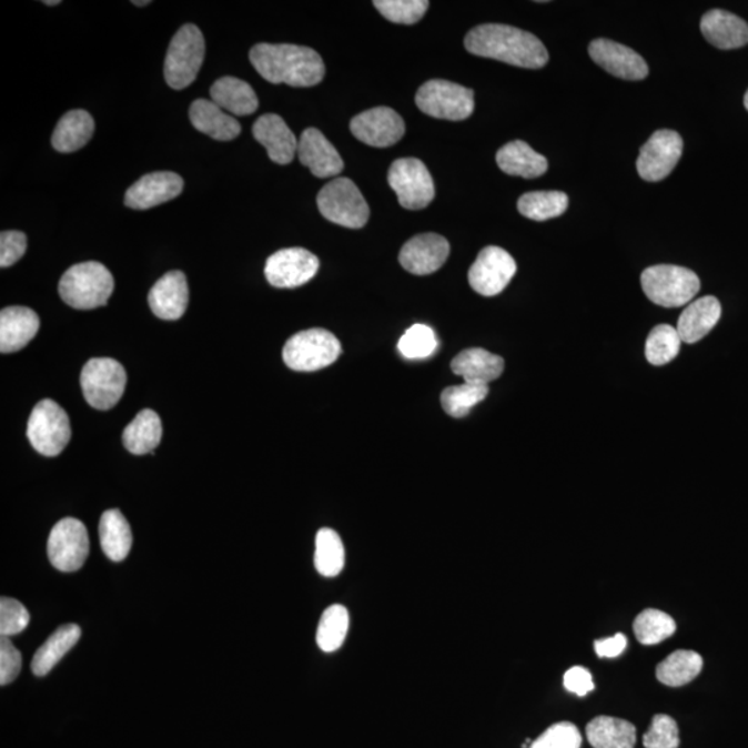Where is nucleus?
Returning <instances> with one entry per match:
<instances>
[{
	"instance_id": "obj_1",
	"label": "nucleus",
	"mask_w": 748,
	"mask_h": 748,
	"mask_svg": "<svg viewBox=\"0 0 748 748\" xmlns=\"http://www.w3.org/2000/svg\"><path fill=\"white\" fill-rule=\"evenodd\" d=\"M465 47L479 58L504 61L522 69H543L549 54L533 33L504 24H484L467 33Z\"/></svg>"
},
{
	"instance_id": "obj_2",
	"label": "nucleus",
	"mask_w": 748,
	"mask_h": 748,
	"mask_svg": "<svg viewBox=\"0 0 748 748\" xmlns=\"http://www.w3.org/2000/svg\"><path fill=\"white\" fill-rule=\"evenodd\" d=\"M250 61L264 80L275 85L315 87L326 72L321 54L299 44H256L250 50Z\"/></svg>"
},
{
	"instance_id": "obj_3",
	"label": "nucleus",
	"mask_w": 748,
	"mask_h": 748,
	"mask_svg": "<svg viewBox=\"0 0 748 748\" xmlns=\"http://www.w3.org/2000/svg\"><path fill=\"white\" fill-rule=\"evenodd\" d=\"M114 292V277L100 262L89 261L71 266L60 279L59 293L75 310H94L108 304Z\"/></svg>"
},
{
	"instance_id": "obj_4",
	"label": "nucleus",
	"mask_w": 748,
	"mask_h": 748,
	"mask_svg": "<svg viewBox=\"0 0 748 748\" xmlns=\"http://www.w3.org/2000/svg\"><path fill=\"white\" fill-rule=\"evenodd\" d=\"M641 289L647 299L664 309H679L689 304L700 292V279L688 267L655 265L640 276Z\"/></svg>"
},
{
	"instance_id": "obj_5",
	"label": "nucleus",
	"mask_w": 748,
	"mask_h": 748,
	"mask_svg": "<svg viewBox=\"0 0 748 748\" xmlns=\"http://www.w3.org/2000/svg\"><path fill=\"white\" fill-rule=\"evenodd\" d=\"M342 355L340 344L333 333L325 328H310L295 334L283 348V361L295 372L325 370Z\"/></svg>"
},
{
	"instance_id": "obj_6",
	"label": "nucleus",
	"mask_w": 748,
	"mask_h": 748,
	"mask_svg": "<svg viewBox=\"0 0 748 748\" xmlns=\"http://www.w3.org/2000/svg\"><path fill=\"white\" fill-rule=\"evenodd\" d=\"M205 55V41L199 27L180 28L170 43L164 64V77L172 89L181 91L198 78Z\"/></svg>"
},
{
	"instance_id": "obj_7",
	"label": "nucleus",
	"mask_w": 748,
	"mask_h": 748,
	"mask_svg": "<svg viewBox=\"0 0 748 748\" xmlns=\"http://www.w3.org/2000/svg\"><path fill=\"white\" fill-rule=\"evenodd\" d=\"M317 209L336 225L361 229L370 220L371 211L364 194L348 178H337L317 194Z\"/></svg>"
},
{
	"instance_id": "obj_8",
	"label": "nucleus",
	"mask_w": 748,
	"mask_h": 748,
	"mask_svg": "<svg viewBox=\"0 0 748 748\" xmlns=\"http://www.w3.org/2000/svg\"><path fill=\"white\" fill-rule=\"evenodd\" d=\"M27 437L38 454L49 457L60 455L71 439L69 415L52 400L39 402L28 421Z\"/></svg>"
},
{
	"instance_id": "obj_9",
	"label": "nucleus",
	"mask_w": 748,
	"mask_h": 748,
	"mask_svg": "<svg viewBox=\"0 0 748 748\" xmlns=\"http://www.w3.org/2000/svg\"><path fill=\"white\" fill-rule=\"evenodd\" d=\"M81 387L89 405L109 411L119 404L127 387L124 366L111 358H93L81 373Z\"/></svg>"
},
{
	"instance_id": "obj_10",
	"label": "nucleus",
	"mask_w": 748,
	"mask_h": 748,
	"mask_svg": "<svg viewBox=\"0 0 748 748\" xmlns=\"http://www.w3.org/2000/svg\"><path fill=\"white\" fill-rule=\"evenodd\" d=\"M416 104L434 119L463 121L473 114L474 92L459 83L433 80L418 89Z\"/></svg>"
},
{
	"instance_id": "obj_11",
	"label": "nucleus",
	"mask_w": 748,
	"mask_h": 748,
	"mask_svg": "<svg viewBox=\"0 0 748 748\" xmlns=\"http://www.w3.org/2000/svg\"><path fill=\"white\" fill-rule=\"evenodd\" d=\"M388 183L406 210L426 209L435 195L432 174L417 159L394 161L388 171Z\"/></svg>"
},
{
	"instance_id": "obj_12",
	"label": "nucleus",
	"mask_w": 748,
	"mask_h": 748,
	"mask_svg": "<svg viewBox=\"0 0 748 748\" xmlns=\"http://www.w3.org/2000/svg\"><path fill=\"white\" fill-rule=\"evenodd\" d=\"M89 555L87 527L77 518L60 520L50 532L48 557L59 572L74 573L82 568Z\"/></svg>"
},
{
	"instance_id": "obj_13",
	"label": "nucleus",
	"mask_w": 748,
	"mask_h": 748,
	"mask_svg": "<svg viewBox=\"0 0 748 748\" xmlns=\"http://www.w3.org/2000/svg\"><path fill=\"white\" fill-rule=\"evenodd\" d=\"M516 272L515 259L506 250L489 245L482 250L468 271V283L474 292L494 297L504 292Z\"/></svg>"
},
{
	"instance_id": "obj_14",
	"label": "nucleus",
	"mask_w": 748,
	"mask_h": 748,
	"mask_svg": "<svg viewBox=\"0 0 748 748\" xmlns=\"http://www.w3.org/2000/svg\"><path fill=\"white\" fill-rule=\"evenodd\" d=\"M683 152L684 141L678 132L661 130L653 133L636 161L639 176L647 182L663 181L677 166Z\"/></svg>"
},
{
	"instance_id": "obj_15",
	"label": "nucleus",
	"mask_w": 748,
	"mask_h": 748,
	"mask_svg": "<svg viewBox=\"0 0 748 748\" xmlns=\"http://www.w3.org/2000/svg\"><path fill=\"white\" fill-rule=\"evenodd\" d=\"M320 270V260L311 251L300 247L279 250L267 259L266 281L277 289L303 286Z\"/></svg>"
},
{
	"instance_id": "obj_16",
	"label": "nucleus",
	"mask_w": 748,
	"mask_h": 748,
	"mask_svg": "<svg viewBox=\"0 0 748 748\" xmlns=\"http://www.w3.org/2000/svg\"><path fill=\"white\" fill-rule=\"evenodd\" d=\"M350 128L358 141L380 149L393 146L405 135L404 120L390 108L364 111L351 121Z\"/></svg>"
},
{
	"instance_id": "obj_17",
	"label": "nucleus",
	"mask_w": 748,
	"mask_h": 748,
	"mask_svg": "<svg viewBox=\"0 0 748 748\" xmlns=\"http://www.w3.org/2000/svg\"><path fill=\"white\" fill-rule=\"evenodd\" d=\"M589 55L597 65L621 80L640 81L649 74V67L635 50L610 39H595Z\"/></svg>"
},
{
	"instance_id": "obj_18",
	"label": "nucleus",
	"mask_w": 748,
	"mask_h": 748,
	"mask_svg": "<svg viewBox=\"0 0 748 748\" xmlns=\"http://www.w3.org/2000/svg\"><path fill=\"white\" fill-rule=\"evenodd\" d=\"M449 251L448 240L439 234H418L402 247L400 262L404 270L413 275H429L445 264Z\"/></svg>"
},
{
	"instance_id": "obj_19",
	"label": "nucleus",
	"mask_w": 748,
	"mask_h": 748,
	"mask_svg": "<svg viewBox=\"0 0 748 748\" xmlns=\"http://www.w3.org/2000/svg\"><path fill=\"white\" fill-rule=\"evenodd\" d=\"M183 180L175 172H153L141 178L127 190L125 204L133 210H149L178 198Z\"/></svg>"
},
{
	"instance_id": "obj_20",
	"label": "nucleus",
	"mask_w": 748,
	"mask_h": 748,
	"mask_svg": "<svg viewBox=\"0 0 748 748\" xmlns=\"http://www.w3.org/2000/svg\"><path fill=\"white\" fill-rule=\"evenodd\" d=\"M189 304V286L185 273H165L149 293V305L160 320L178 321L185 315Z\"/></svg>"
},
{
	"instance_id": "obj_21",
	"label": "nucleus",
	"mask_w": 748,
	"mask_h": 748,
	"mask_svg": "<svg viewBox=\"0 0 748 748\" xmlns=\"http://www.w3.org/2000/svg\"><path fill=\"white\" fill-rule=\"evenodd\" d=\"M299 159L316 178L336 176L344 169L342 158L328 139L316 128H309L299 139Z\"/></svg>"
},
{
	"instance_id": "obj_22",
	"label": "nucleus",
	"mask_w": 748,
	"mask_h": 748,
	"mask_svg": "<svg viewBox=\"0 0 748 748\" xmlns=\"http://www.w3.org/2000/svg\"><path fill=\"white\" fill-rule=\"evenodd\" d=\"M255 141L266 149L273 163L287 165L294 160L299 150V139L286 122L276 114H265L255 121L253 127Z\"/></svg>"
},
{
	"instance_id": "obj_23",
	"label": "nucleus",
	"mask_w": 748,
	"mask_h": 748,
	"mask_svg": "<svg viewBox=\"0 0 748 748\" xmlns=\"http://www.w3.org/2000/svg\"><path fill=\"white\" fill-rule=\"evenodd\" d=\"M39 316L27 306H8L0 312V353H17L37 336Z\"/></svg>"
},
{
	"instance_id": "obj_24",
	"label": "nucleus",
	"mask_w": 748,
	"mask_h": 748,
	"mask_svg": "<svg viewBox=\"0 0 748 748\" xmlns=\"http://www.w3.org/2000/svg\"><path fill=\"white\" fill-rule=\"evenodd\" d=\"M700 28L707 41L718 49H739L748 43L747 22L727 10L708 11L702 16Z\"/></svg>"
},
{
	"instance_id": "obj_25",
	"label": "nucleus",
	"mask_w": 748,
	"mask_h": 748,
	"mask_svg": "<svg viewBox=\"0 0 748 748\" xmlns=\"http://www.w3.org/2000/svg\"><path fill=\"white\" fill-rule=\"evenodd\" d=\"M189 117L195 130L205 133L215 141H233L242 133V125L239 124V121L212 100H195L190 105Z\"/></svg>"
},
{
	"instance_id": "obj_26",
	"label": "nucleus",
	"mask_w": 748,
	"mask_h": 748,
	"mask_svg": "<svg viewBox=\"0 0 748 748\" xmlns=\"http://www.w3.org/2000/svg\"><path fill=\"white\" fill-rule=\"evenodd\" d=\"M721 303L712 295H706L686 306L679 316L677 331L683 343L695 344L705 338L721 320Z\"/></svg>"
},
{
	"instance_id": "obj_27",
	"label": "nucleus",
	"mask_w": 748,
	"mask_h": 748,
	"mask_svg": "<svg viewBox=\"0 0 748 748\" xmlns=\"http://www.w3.org/2000/svg\"><path fill=\"white\" fill-rule=\"evenodd\" d=\"M456 376L471 384H487L499 378L505 370V361L502 356L488 353L483 348H468L462 351L451 364Z\"/></svg>"
},
{
	"instance_id": "obj_28",
	"label": "nucleus",
	"mask_w": 748,
	"mask_h": 748,
	"mask_svg": "<svg viewBox=\"0 0 748 748\" xmlns=\"http://www.w3.org/2000/svg\"><path fill=\"white\" fill-rule=\"evenodd\" d=\"M496 163L505 174L526 180L543 176L548 171V160L543 154L534 152L532 146L523 141L505 144L496 154Z\"/></svg>"
},
{
	"instance_id": "obj_29",
	"label": "nucleus",
	"mask_w": 748,
	"mask_h": 748,
	"mask_svg": "<svg viewBox=\"0 0 748 748\" xmlns=\"http://www.w3.org/2000/svg\"><path fill=\"white\" fill-rule=\"evenodd\" d=\"M212 102L226 113L244 117L259 109V98L247 82L234 77H223L211 87Z\"/></svg>"
},
{
	"instance_id": "obj_30",
	"label": "nucleus",
	"mask_w": 748,
	"mask_h": 748,
	"mask_svg": "<svg viewBox=\"0 0 748 748\" xmlns=\"http://www.w3.org/2000/svg\"><path fill=\"white\" fill-rule=\"evenodd\" d=\"M94 132L92 115L85 110H72L61 117L52 137V144L60 153H74L91 141Z\"/></svg>"
},
{
	"instance_id": "obj_31",
	"label": "nucleus",
	"mask_w": 748,
	"mask_h": 748,
	"mask_svg": "<svg viewBox=\"0 0 748 748\" xmlns=\"http://www.w3.org/2000/svg\"><path fill=\"white\" fill-rule=\"evenodd\" d=\"M161 438H163V423L158 413L152 410L138 413L122 434L125 448L133 455L152 454L160 445Z\"/></svg>"
},
{
	"instance_id": "obj_32",
	"label": "nucleus",
	"mask_w": 748,
	"mask_h": 748,
	"mask_svg": "<svg viewBox=\"0 0 748 748\" xmlns=\"http://www.w3.org/2000/svg\"><path fill=\"white\" fill-rule=\"evenodd\" d=\"M81 638V628L75 624L60 627L44 644L39 647L32 658L31 669L37 677H44L58 666L61 658L78 644Z\"/></svg>"
},
{
	"instance_id": "obj_33",
	"label": "nucleus",
	"mask_w": 748,
	"mask_h": 748,
	"mask_svg": "<svg viewBox=\"0 0 748 748\" xmlns=\"http://www.w3.org/2000/svg\"><path fill=\"white\" fill-rule=\"evenodd\" d=\"M99 537L104 555L110 560L122 562L130 555L132 548L131 526L119 509L103 513L99 523Z\"/></svg>"
},
{
	"instance_id": "obj_34",
	"label": "nucleus",
	"mask_w": 748,
	"mask_h": 748,
	"mask_svg": "<svg viewBox=\"0 0 748 748\" xmlns=\"http://www.w3.org/2000/svg\"><path fill=\"white\" fill-rule=\"evenodd\" d=\"M586 738L594 748H634L636 728L625 719L597 717L586 727Z\"/></svg>"
},
{
	"instance_id": "obj_35",
	"label": "nucleus",
	"mask_w": 748,
	"mask_h": 748,
	"mask_svg": "<svg viewBox=\"0 0 748 748\" xmlns=\"http://www.w3.org/2000/svg\"><path fill=\"white\" fill-rule=\"evenodd\" d=\"M701 669L702 658L699 653L678 650L658 664L656 675L661 684L678 688L699 677Z\"/></svg>"
},
{
	"instance_id": "obj_36",
	"label": "nucleus",
	"mask_w": 748,
	"mask_h": 748,
	"mask_svg": "<svg viewBox=\"0 0 748 748\" xmlns=\"http://www.w3.org/2000/svg\"><path fill=\"white\" fill-rule=\"evenodd\" d=\"M517 209L523 216L533 221H548L564 214L568 209V198L563 192H532L523 194Z\"/></svg>"
},
{
	"instance_id": "obj_37",
	"label": "nucleus",
	"mask_w": 748,
	"mask_h": 748,
	"mask_svg": "<svg viewBox=\"0 0 748 748\" xmlns=\"http://www.w3.org/2000/svg\"><path fill=\"white\" fill-rule=\"evenodd\" d=\"M345 550L342 538L332 528H322L315 539V567L323 577H336L343 572Z\"/></svg>"
},
{
	"instance_id": "obj_38",
	"label": "nucleus",
	"mask_w": 748,
	"mask_h": 748,
	"mask_svg": "<svg viewBox=\"0 0 748 748\" xmlns=\"http://www.w3.org/2000/svg\"><path fill=\"white\" fill-rule=\"evenodd\" d=\"M350 628V614L342 605H333L323 611L317 625L316 641L323 651L333 653L343 646Z\"/></svg>"
},
{
	"instance_id": "obj_39",
	"label": "nucleus",
	"mask_w": 748,
	"mask_h": 748,
	"mask_svg": "<svg viewBox=\"0 0 748 748\" xmlns=\"http://www.w3.org/2000/svg\"><path fill=\"white\" fill-rule=\"evenodd\" d=\"M677 630V624L667 613L647 608L636 617L634 633L641 645L650 646L671 638Z\"/></svg>"
},
{
	"instance_id": "obj_40",
	"label": "nucleus",
	"mask_w": 748,
	"mask_h": 748,
	"mask_svg": "<svg viewBox=\"0 0 748 748\" xmlns=\"http://www.w3.org/2000/svg\"><path fill=\"white\" fill-rule=\"evenodd\" d=\"M683 344L677 327L658 325L646 340V360L653 366H664L677 358Z\"/></svg>"
},
{
	"instance_id": "obj_41",
	"label": "nucleus",
	"mask_w": 748,
	"mask_h": 748,
	"mask_svg": "<svg viewBox=\"0 0 748 748\" xmlns=\"http://www.w3.org/2000/svg\"><path fill=\"white\" fill-rule=\"evenodd\" d=\"M488 393L487 384L455 385V387L444 390L441 404L449 416L461 418L467 416L474 406L487 398Z\"/></svg>"
},
{
	"instance_id": "obj_42",
	"label": "nucleus",
	"mask_w": 748,
	"mask_h": 748,
	"mask_svg": "<svg viewBox=\"0 0 748 748\" xmlns=\"http://www.w3.org/2000/svg\"><path fill=\"white\" fill-rule=\"evenodd\" d=\"M437 347V336H435L433 328L426 325H415L407 328L398 343L400 353L407 360L428 358Z\"/></svg>"
},
{
	"instance_id": "obj_43",
	"label": "nucleus",
	"mask_w": 748,
	"mask_h": 748,
	"mask_svg": "<svg viewBox=\"0 0 748 748\" xmlns=\"http://www.w3.org/2000/svg\"><path fill=\"white\" fill-rule=\"evenodd\" d=\"M380 13L395 24H416L426 14L427 0H374Z\"/></svg>"
},
{
	"instance_id": "obj_44",
	"label": "nucleus",
	"mask_w": 748,
	"mask_h": 748,
	"mask_svg": "<svg viewBox=\"0 0 748 748\" xmlns=\"http://www.w3.org/2000/svg\"><path fill=\"white\" fill-rule=\"evenodd\" d=\"M583 736L572 722H559L546 729L529 748H580Z\"/></svg>"
},
{
	"instance_id": "obj_45",
	"label": "nucleus",
	"mask_w": 748,
	"mask_h": 748,
	"mask_svg": "<svg viewBox=\"0 0 748 748\" xmlns=\"http://www.w3.org/2000/svg\"><path fill=\"white\" fill-rule=\"evenodd\" d=\"M646 748H678L679 730L675 719L658 714L651 719L650 728L644 736Z\"/></svg>"
},
{
	"instance_id": "obj_46",
	"label": "nucleus",
	"mask_w": 748,
	"mask_h": 748,
	"mask_svg": "<svg viewBox=\"0 0 748 748\" xmlns=\"http://www.w3.org/2000/svg\"><path fill=\"white\" fill-rule=\"evenodd\" d=\"M30 613L22 603L11 597L0 600V635L4 638L19 635L30 625Z\"/></svg>"
},
{
	"instance_id": "obj_47",
	"label": "nucleus",
	"mask_w": 748,
	"mask_h": 748,
	"mask_svg": "<svg viewBox=\"0 0 748 748\" xmlns=\"http://www.w3.org/2000/svg\"><path fill=\"white\" fill-rule=\"evenodd\" d=\"M22 666L21 653L16 649L9 638L2 636L0 640V685L14 683Z\"/></svg>"
},
{
	"instance_id": "obj_48",
	"label": "nucleus",
	"mask_w": 748,
	"mask_h": 748,
	"mask_svg": "<svg viewBox=\"0 0 748 748\" xmlns=\"http://www.w3.org/2000/svg\"><path fill=\"white\" fill-rule=\"evenodd\" d=\"M27 251V236L19 231L0 234V266L9 267L22 259Z\"/></svg>"
},
{
	"instance_id": "obj_49",
	"label": "nucleus",
	"mask_w": 748,
	"mask_h": 748,
	"mask_svg": "<svg viewBox=\"0 0 748 748\" xmlns=\"http://www.w3.org/2000/svg\"><path fill=\"white\" fill-rule=\"evenodd\" d=\"M564 688L574 695L586 696L595 689V684L588 669L573 667L564 674Z\"/></svg>"
},
{
	"instance_id": "obj_50",
	"label": "nucleus",
	"mask_w": 748,
	"mask_h": 748,
	"mask_svg": "<svg viewBox=\"0 0 748 748\" xmlns=\"http://www.w3.org/2000/svg\"><path fill=\"white\" fill-rule=\"evenodd\" d=\"M627 636L617 634L613 638L596 640L595 650L596 655L600 658H616L623 655V651L627 649Z\"/></svg>"
},
{
	"instance_id": "obj_51",
	"label": "nucleus",
	"mask_w": 748,
	"mask_h": 748,
	"mask_svg": "<svg viewBox=\"0 0 748 748\" xmlns=\"http://www.w3.org/2000/svg\"><path fill=\"white\" fill-rule=\"evenodd\" d=\"M132 3L137 6H148L150 2L149 0H144V2H132Z\"/></svg>"
},
{
	"instance_id": "obj_52",
	"label": "nucleus",
	"mask_w": 748,
	"mask_h": 748,
	"mask_svg": "<svg viewBox=\"0 0 748 748\" xmlns=\"http://www.w3.org/2000/svg\"><path fill=\"white\" fill-rule=\"evenodd\" d=\"M43 4H48V6L60 4V0H54V2H43Z\"/></svg>"
},
{
	"instance_id": "obj_53",
	"label": "nucleus",
	"mask_w": 748,
	"mask_h": 748,
	"mask_svg": "<svg viewBox=\"0 0 748 748\" xmlns=\"http://www.w3.org/2000/svg\"><path fill=\"white\" fill-rule=\"evenodd\" d=\"M745 105H746V109L748 111V91H747L746 97H745Z\"/></svg>"
}]
</instances>
